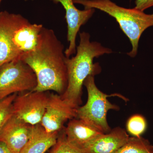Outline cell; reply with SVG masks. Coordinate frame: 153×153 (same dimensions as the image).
I'll return each mask as SVG.
<instances>
[{
  "label": "cell",
  "mask_w": 153,
  "mask_h": 153,
  "mask_svg": "<svg viewBox=\"0 0 153 153\" xmlns=\"http://www.w3.org/2000/svg\"><path fill=\"white\" fill-rule=\"evenodd\" d=\"M64 48L54 31L43 27L35 49L19 58L36 74L37 85L33 91H52L60 95L65 92L68 75Z\"/></svg>",
  "instance_id": "cell-1"
},
{
  "label": "cell",
  "mask_w": 153,
  "mask_h": 153,
  "mask_svg": "<svg viewBox=\"0 0 153 153\" xmlns=\"http://www.w3.org/2000/svg\"><path fill=\"white\" fill-rule=\"evenodd\" d=\"M43 27L20 14L0 12V67L35 49Z\"/></svg>",
  "instance_id": "cell-3"
},
{
  "label": "cell",
  "mask_w": 153,
  "mask_h": 153,
  "mask_svg": "<svg viewBox=\"0 0 153 153\" xmlns=\"http://www.w3.org/2000/svg\"><path fill=\"white\" fill-rule=\"evenodd\" d=\"M47 92L31 91L20 93L13 102V115L32 126L41 123L49 98Z\"/></svg>",
  "instance_id": "cell-7"
},
{
  "label": "cell",
  "mask_w": 153,
  "mask_h": 153,
  "mask_svg": "<svg viewBox=\"0 0 153 153\" xmlns=\"http://www.w3.org/2000/svg\"><path fill=\"white\" fill-rule=\"evenodd\" d=\"M33 126L13 115L0 131V142L4 143L13 153H20L33 132Z\"/></svg>",
  "instance_id": "cell-10"
},
{
  "label": "cell",
  "mask_w": 153,
  "mask_h": 153,
  "mask_svg": "<svg viewBox=\"0 0 153 153\" xmlns=\"http://www.w3.org/2000/svg\"><path fill=\"white\" fill-rule=\"evenodd\" d=\"M125 129L117 127L103 133L80 148L85 153H115L129 138Z\"/></svg>",
  "instance_id": "cell-11"
},
{
  "label": "cell",
  "mask_w": 153,
  "mask_h": 153,
  "mask_svg": "<svg viewBox=\"0 0 153 153\" xmlns=\"http://www.w3.org/2000/svg\"><path fill=\"white\" fill-rule=\"evenodd\" d=\"M134 8L144 12L153 6V0H135Z\"/></svg>",
  "instance_id": "cell-18"
},
{
  "label": "cell",
  "mask_w": 153,
  "mask_h": 153,
  "mask_svg": "<svg viewBox=\"0 0 153 153\" xmlns=\"http://www.w3.org/2000/svg\"><path fill=\"white\" fill-rule=\"evenodd\" d=\"M59 132H47L41 124L33 126L30 139L20 153H45L57 142Z\"/></svg>",
  "instance_id": "cell-13"
},
{
  "label": "cell",
  "mask_w": 153,
  "mask_h": 153,
  "mask_svg": "<svg viewBox=\"0 0 153 153\" xmlns=\"http://www.w3.org/2000/svg\"><path fill=\"white\" fill-rule=\"evenodd\" d=\"M0 153H13L4 143L0 142Z\"/></svg>",
  "instance_id": "cell-19"
},
{
  "label": "cell",
  "mask_w": 153,
  "mask_h": 153,
  "mask_svg": "<svg viewBox=\"0 0 153 153\" xmlns=\"http://www.w3.org/2000/svg\"><path fill=\"white\" fill-rule=\"evenodd\" d=\"M63 131L67 140L80 149L85 144L103 134L98 128L78 118L69 120Z\"/></svg>",
  "instance_id": "cell-12"
},
{
  "label": "cell",
  "mask_w": 153,
  "mask_h": 153,
  "mask_svg": "<svg viewBox=\"0 0 153 153\" xmlns=\"http://www.w3.org/2000/svg\"><path fill=\"white\" fill-rule=\"evenodd\" d=\"M48 153H85L80 148L71 144L66 139L64 131L59 134L57 142Z\"/></svg>",
  "instance_id": "cell-16"
},
{
  "label": "cell",
  "mask_w": 153,
  "mask_h": 153,
  "mask_svg": "<svg viewBox=\"0 0 153 153\" xmlns=\"http://www.w3.org/2000/svg\"><path fill=\"white\" fill-rule=\"evenodd\" d=\"M80 41L76 47L74 57H66L68 85L65 92L60 95L70 106L77 108L82 102V86L90 75L95 76L101 71L98 63H94V59L105 54L112 53V50L103 47L100 43L90 41L89 33H79Z\"/></svg>",
  "instance_id": "cell-2"
},
{
  "label": "cell",
  "mask_w": 153,
  "mask_h": 153,
  "mask_svg": "<svg viewBox=\"0 0 153 153\" xmlns=\"http://www.w3.org/2000/svg\"><path fill=\"white\" fill-rule=\"evenodd\" d=\"M115 153H153V145L141 136L129 137Z\"/></svg>",
  "instance_id": "cell-14"
},
{
  "label": "cell",
  "mask_w": 153,
  "mask_h": 153,
  "mask_svg": "<svg viewBox=\"0 0 153 153\" xmlns=\"http://www.w3.org/2000/svg\"><path fill=\"white\" fill-rule=\"evenodd\" d=\"M77 117V108L67 104L57 94L49 96L41 125L47 132H60L68 120Z\"/></svg>",
  "instance_id": "cell-8"
},
{
  "label": "cell",
  "mask_w": 153,
  "mask_h": 153,
  "mask_svg": "<svg viewBox=\"0 0 153 153\" xmlns=\"http://www.w3.org/2000/svg\"><path fill=\"white\" fill-rule=\"evenodd\" d=\"M17 93L0 100V131L13 115V102Z\"/></svg>",
  "instance_id": "cell-17"
},
{
  "label": "cell",
  "mask_w": 153,
  "mask_h": 153,
  "mask_svg": "<svg viewBox=\"0 0 153 153\" xmlns=\"http://www.w3.org/2000/svg\"><path fill=\"white\" fill-rule=\"evenodd\" d=\"M83 85L87 91V102L77 108V117L82 120L101 131L107 133L111 129L108 123L107 115L111 110L118 111L119 107L108 100L109 95L101 91L97 86L94 76L90 75L85 79Z\"/></svg>",
  "instance_id": "cell-5"
},
{
  "label": "cell",
  "mask_w": 153,
  "mask_h": 153,
  "mask_svg": "<svg viewBox=\"0 0 153 153\" xmlns=\"http://www.w3.org/2000/svg\"><path fill=\"white\" fill-rule=\"evenodd\" d=\"M73 1L74 4L84 6V9H98L114 18L131 43L132 49L127 55L132 58L136 57L141 36L147 28L153 26V13L146 14L134 8H125L111 0Z\"/></svg>",
  "instance_id": "cell-4"
},
{
  "label": "cell",
  "mask_w": 153,
  "mask_h": 153,
  "mask_svg": "<svg viewBox=\"0 0 153 153\" xmlns=\"http://www.w3.org/2000/svg\"><path fill=\"white\" fill-rule=\"evenodd\" d=\"M37 85L35 72L20 59L0 67V100L19 92L31 91Z\"/></svg>",
  "instance_id": "cell-6"
},
{
  "label": "cell",
  "mask_w": 153,
  "mask_h": 153,
  "mask_svg": "<svg viewBox=\"0 0 153 153\" xmlns=\"http://www.w3.org/2000/svg\"><path fill=\"white\" fill-rule=\"evenodd\" d=\"M128 133L133 137L141 136L146 131L147 123L146 118L140 114L133 115L129 117L126 125Z\"/></svg>",
  "instance_id": "cell-15"
},
{
  "label": "cell",
  "mask_w": 153,
  "mask_h": 153,
  "mask_svg": "<svg viewBox=\"0 0 153 153\" xmlns=\"http://www.w3.org/2000/svg\"><path fill=\"white\" fill-rule=\"evenodd\" d=\"M51 1L56 4L60 3L66 11L65 19L67 24V38L69 45L64 52L66 57H70L73 54H76V38L79 29L92 17L95 9H84L81 10L76 8L73 0Z\"/></svg>",
  "instance_id": "cell-9"
},
{
  "label": "cell",
  "mask_w": 153,
  "mask_h": 153,
  "mask_svg": "<svg viewBox=\"0 0 153 153\" xmlns=\"http://www.w3.org/2000/svg\"><path fill=\"white\" fill-rule=\"evenodd\" d=\"M2 1V0H0V4H1V2Z\"/></svg>",
  "instance_id": "cell-20"
}]
</instances>
